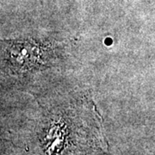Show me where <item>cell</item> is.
Segmentation results:
<instances>
[{"mask_svg":"<svg viewBox=\"0 0 155 155\" xmlns=\"http://www.w3.org/2000/svg\"><path fill=\"white\" fill-rule=\"evenodd\" d=\"M39 48L31 43H13L9 49V59L17 68L33 67L39 60Z\"/></svg>","mask_w":155,"mask_h":155,"instance_id":"1","label":"cell"}]
</instances>
